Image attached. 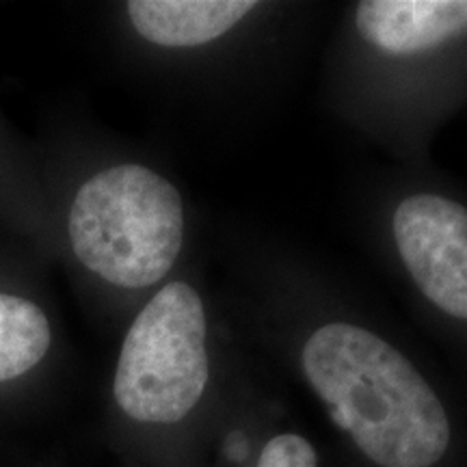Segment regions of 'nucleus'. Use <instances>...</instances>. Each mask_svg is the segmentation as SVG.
I'll return each instance as SVG.
<instances>
[{
  "instance_id": "obj_2",
  "label": "nucleus",
  "mask_w": 467,
  "mask_h": 467,
  "mask_svg": "<svg viewBox=\"0 0 467 467\" xmlns=\"http://www.w3.org/2000/svg\"><path fill=\"white\" fill-rule=\"evenodd\" d=\"M178 189L143 165L96 173L76 192L69 241L91 273L121 288L161 282L182 249Z\"/></svg>"
},
{
  "instance_id": "obj_3",
  "label": "nucleus",
  "mask_w": 467,
  "mask_h": 467,
  "mask_svg": "<svg viewBox=\"0 0 467 467\" xmlns=\"http://www.w3.org/2000/svg\"><path fill=\"white\" fill-rule=\"evenodd\" d=\"M208 383L206 312L189 284L162 288L134 320L115 372V400L137 422L189 416Z\"/></svg>"
},
{
  "instance_id": "obj_7",
  "label": "nucleus",
  "mask_w": 467,
  "mask_h": 467,
  "mask_svg": "<svg viewBox=\"0 0 467 467\" xmlns=\"http://www.w3.org/2000/svg\"><path fill=\"white\" fill-rule=\"evenodd\" d=\"M50 325L33 301L0 292V383L31 370L50 348Z\"/></svg>"
},
{
  "instance_id": "obj_1",
  "label": "nucleus",
  "mask_w": 467,
  "mask_h": 467,
  "mask_svg": "<svg viewBox=\"0 0 467 467\" xmlns=\"http://www.w3.org/2000/svg\"><path fill=\"white\" fill-rule=\"evenodd\" d=\"M303 372L327 411L381 467H431L451 443L446 409L405 355L348 323L320 327L303 347Z\"/></svg>"
},
{
  "instance_id": "obj_8",
  "label": "nucleus",
  "mask_w": 467,
  "mask_h": 467,
  "mask_svg": "<svg viewBox=\"0 0 467 467\" xmlns=\"http://www.w3.org/2000/svg\"><path fill=\"white\" fill-rule=\"evenodd\" d=\"M255 467H318V459L303 437L277 435L266 443Z\"/></svg>"
},
{
  "instance_id": "obj_6",
  "label": "nucleus",
  "mask_w": 467,
  "mask_h": 467,
  "mask_svg": "<svg viewBox=\"0 0 467 467\" xmlns=\"http://www.w3.org/2000/svg\"><path fill=\"white\" fill-rule=\"evenodd\" d=\"M255 9L247 0H132L128 16L139 35L167 48H191L230 33Z\"/></svg>"
},
{
  "instance_id": "obj_5",
  "label": "nucleus",
  "mask_w": 467,
  "mask_h": 467,
  "mask_svg": "<svg viewBox=\"0 0 467 467\" xmlns=\"http://www.w3.org/2000/svg\"><path fill=\"white\" fill-rule=\"evenodd\" d=\"M355 25L389 55H418L467 33V0H364Z\"/></svg>"
},
{
  "instance_id": "obj_4",
  "label": "nucleus",
  "mask_w": 467,
  "mask_h": 467,
  "mask_svg": "<svg viewBox=\"0 0 467 467\" xmlns=\"http://www.w3.org/2000/svg\"><path fill=\"white\" fill-rule=\"evenodd\" d=\"M394 241L420 292L441 312L467 320V210L440 195L399 203Z\"/></svg>"
}]
</instances>
